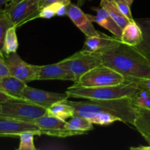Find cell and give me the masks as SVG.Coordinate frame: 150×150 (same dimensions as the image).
<instances>
[{
    "instance_id": "4fadbf2b",
    "label": "cell",
    "mask_w": 150,
    "mask_h": 150,
    "mask_svg": "<svg viewBox=\"0 0 150 150\" xmlns=\"http://www.w3.org/2000/svg\"><path fill=\"white\" fill-rule=\"evenodd\" d=\"M60 80L76 81L74 75L64 66L57 62L55 64L40 66L38 81Z\"/></svg>"
},
{
    "instance_id": "f1b7e54d",
    "label": "cell",
    "mask_w": 150,
    "mask_h": 150,
    "mask_svg": "<svg viewBox=\"0 0 150 150\" xmlns=\"http://www.w3.org/2000/svg\"><path fill=\"white\" fill-rule=\"evenodd\" d=\"M9 75H10V72H9L8 67L6 63L5 57L0 53V77L9 76Z\"/></svg>"
},
{
    "instance_id": "5b68a950",
    "label": "cell",
    "mask_w": 150,
    "mask_h": 150,
    "mask_svg": "<svg viewBox=\"0 0 150 150\" xmlns=\"http://www.w3.org/2000/svg\"><path fill=\"white\" fill-rule=\"evenodd\" d=\"M47 114V108L25 100H11L1 103V116L35 122Z\"/></svg>"
},
{
    "instance_id": "836d02e7",
    "label": "cell",
    "mask_w": 150,
    "mask_h": 150,
    "mask_svg": "<svg viewBox=\"0 0 150 150\" xmlns=\"http://www.w3.org/2000/svg\"><path fill=\"white\" fill-rule=\"evenodd\" d=\"M85 1H86V0H78V4H79V6H82L83 5Z\"/></svg>"
},
{
    "instance_id": "8992f818",
    "label": "cell",
    "mask_w": 150,
    "mask_h": 150,
    "mask_svg": "<svg viewBox=\"0 0 150 150\" xmlns=\"http://www.w3.org/2000/svg\"><path fill=\"white\" fill-rule=\"evenodd\" d=\"M59 62L74 75L76 82L86 72L102 64V59L98 53L81 49Z\"/></svg>"
},
{
    "instance_id": "277c9868",
    "label": "cell",
    "mask_w": 150,
    "mask_h": 150,
    "mask_svg": "<svg viewBox=\"0 0 150 150\" xmlns=\"http://www.w3.org/2000/svg\"><path fill=\"white\" fill-rule=\"evenodd\" d=\"M127 82L125 78L108 66L100 64L86 72L73 84L84 87L111 86Z\"/></svg>"
},
{
    "instance_id": "44dd1931",
    "label": "cell",
    "mask_w": 150,
    "mask_h": 150,
    "mask_svg": "<svg viewBox=\"0 0 150 150\" xmlns=\"http://www.w3.org/2000/svg\"><path fill=\"white\" fill-rule=\"evenodd\" d=\"M100 6L104 7L108 11L110 16L122 29H123L130 21L119 9L114 0H101Z\"/></svg>"
},
{
    "instance_id": "7a4b0ae2",
    "label": "cell",
    "mask_w": 150,
    "mask_h": 150,
    "mask_svg": "<svg viewBox=\"0 0 150 150\" xmlns=\"http://www.w3.org/2000/svg\"><path fill=\"white\" fill-rule=\"evenodd\" d=\"M98 54L102 59V64L120 73L127 81L150 79V60L136 47L126 45L119 40Z\"/></svg>"
},
{
    "instance_id": "d590c367",
    "label": "cell",
    "mask_w": 150,
    "mask_h": 150,
    "mask_svg": "<svg viewBox=\"0 0 150 150\" xmlns=\"http://www.w3.org/2000/svg\"><path fill=\"white\" fill-rule=\"evenodd\" d=\"M16 1V0H8V3H7V4H9L10 2H12V1Z\"/></svg>"
},
{
    "instance_id": "484cf974",
    "label": "cell",
    "mask_w": 150,
    "mask_h": 150,
    "mask_svg": "<svg viewBox=\"0 0 150 150\" xmlns=\"http://www.w3.org/2000/svg\"><path fill=\"white\" fill-rule=\"evenodd\" d=\"M62 3L64 2L54 3V4H50V5L45 6V7L41 8L38 13V16H37V18H42L49 19L54 17V16H57L59 7Z\"/></svg>"
},
{
    "instance_id": "e0dca14e",
    "label": "cell",
    "mask_w": 150,
    "mask_h": 150,
    "mask_svg": "<svg viewBox=\"0 0 150 150\" xmlns=\"http://www.w3.org/2000/svg\"><path fill=\"white\" fill-rule=\"evenodd\" d=\"M133 126L150 145V108L137 105Z\"/></svg>"
},
{
    "instance_id": "83f0119b",
    "label": "cell",
    "mask_w": 150,
    "mask_h": 150,
    "mask_svg": "<svg viewBox=\"0 0 150 150\" xmlns=\"http://www.w3.org/2000/svg\"><path fill=\"white\" fill-rule=\"evenodd\" d=\"M129 82H134L139 89L145 91L150 95V79H133Z\"/></svg>"
},
{
    "instance_id": "7c38bea8",
    "label": "cell",
    "mask_w": 150,
    "mask_h": 150,
    "mask_svg": "<svg viewBox=\"0 0 150 150\" xmlns=\"http://www.w3.org/2000/svg\"><path fill=\"white\" fill-rule=\"evenodd\" d=\"M67 17L84 34L86 37L98 35L99 31L95 29L93 22L85 14L80 7L71 2L67 5Z\"/></svg>"
},
{
    "instance_id": "8d00e7d4",
    "label": "cell",
    "mask_w": 150,
    "mask_h": 150,
    "mask_svg": "<svg viewBox=\"0 0 150 150\" xmlns=\"http://www.w3.org/2000/svg\"><path fill=\"white\" fill-rule=\"evenodd\" d=\"M67 1H70V0H67Z\"/></svg>"
},
{
    "instance_id": "52a82bcc",
    "label": "cell",
    "mask_w": 150,
    "mask_h": 150,
    "mask_svg": "<svg viewBox=\"0 0 150 150\" xmlns=\"http://www.w3.org/2000/svg\"><path fill=\"white\" fill-rule=\"evenodd\" d=\"M40 0H16L7 4L4 12L16 27L37 18Z\"/></svg>"
},
{
    "instance_id": "3957f363",
    "label": "cell",
    "mask_w": 150,
    "mask_h": 150,
    "mask_svg": "<svg viewBox=\"0 0 150 150\" xmlns=\"http://www.w3.org/2000/svg\"><path fill=\"white\" fill-rule=\"evenodd\" d=\"M139 91L140 89L134 82L127 81L121 84L95 87H84L73 84L66 90V92L69 98L102 100L125 98H133Z\"/></svg>"
},
{
    "instance_id": "9c48e42d",
    "label": "cell",
    "mask_w": 150,
    "mask_h": 150,
    "mask_svg": "<svg viewBox=\"0 0 150 150\" xmlns=\"http://www.w3.org/2000/svg\"><path fill=\"white\" fill-rule=\"evenodd\" d=\"M35 122L40 127L42 135L59 138L81 135L79 132L69 128L67 121L62 120L47 114L38 119Z\"/></svg>"
},
{
    "instance_id": "ffe728a7",
    "label": "cell",
    "mask_w": 150,
    "mask_h": 150,
    "mask_svg": "<svg viewBox=\"0 0 150 150\" xmlns=\"http://www.w3.org/2000/svg\"><path fill=\"white\" fill-rule=\"evenodd\" d=\"M47 114L67 121L74 116V111L73 107L69 105L65 100L64 101L55 103L48 107L47 108Z\"/></svg>"
},
{
    "instance_id": "8fae6325",
    "label": "cell",
    "mask_w": 150,
    "mask_h": 150,
    "mask_svg": "<svg viewBox=\"0 0 150 150\" xmlns=\"http://www.w3.org/2000/svg\"><path fill=\"white\" fill-rule=\"evenodd\" d=\"M27 131L33 132L36 136L42 135L35 122L0 115V136H18L21 133Z\"/></svg>"
},
{
    "instance_id": "d4e9b609",
    "label": "cell",
    "mask_w": 150,
    "mask_h": 150,
    "mask_svg": "<svg viewBox=\"0 0 150 150\" xmlns=\"http://www.w3.org/2000/svg\"><path fill=\"white\" fill-rule=\"evenodd\" d=\"M13 26H14V25L10 21L8 16H7L6 13L4 12V10L3 11L0 12V53L1 54H3L2 49L6 32H7V29Z\"/></svg>"
},
{
    "instance_id": "9a60e30c",
    "label": "cell",
    "mask_w": 150,
    "mask_h": 150,
    "mask_svg": "<svg viewBox=\"0 0 150 150\" xmlns=\"http://www.w3.org/2000/svg\"><path fill=\"white\" fill-rule=\"evenodd\" d=\"M120 39L116 37H110L103 32H99L98 35L86 37L82 49L94 53L100 52L114 45Z\"/></svg>"
},
{
    "instance_id": "6da1fadb",
    "label": "cell",
    "mask_w": 150,
    "mask_h": 150,
    "mask_svg": "<svg viewBox=\"0 0 150 150\" xmlns=\"http://www.w3.org/2000/svg\"><path fill=\"white\" fill-rule=\"evenodd\" d=\"M74 111V115L88 119L93 124L109 125L115 122L130 124L133 126L137 105L133 98H125L113 100L75 102L66 100Z\"/></svg>"
},
{
    "instance_id": "5bb4252c",
    "label": "cell",
    "mask_w": 150,
    "mask_h": 150,
    "mask_svg": "<svg viewBox=\"0 0 150 150\" xmlns=\"http://www.w3.org/2000/svg\"><path fill=\"white\" fill-rule=\"evenodd\" d=\"M92 9L96 12V16H93L92 15L87 14L89 19L92 22L98 23L101 27L107 29L114 37L120 40L122 29L112 18V17L108 13V11L101 6L98 7H92Z\"/></svg>"
},
{
    "instance_id": "d6986e66",
    "label": "cell",
    "mask_w": 150,
    "mask_h": 150,
    "mask_svg": "<svg viewBox=\"0 0 150 150\" xmlns=\"http://www.w3.org/2000/svg\"><path fill=\"white\" fill-rule=\"evenodd\" d=\"M141 27L143 34L142 41L136 48L150 60V18L135 19Z\"/></svg>"
},
{
    "instance_id": "e575fe53",
    "label": "cell",
    "mask_w": 150,
    "mask_h": 150,
    "mask_svg": "<svg viewBox=\"0 0 150 150\" xmlns=\"http://www.w3.org/2000/svg\"><path fill=\"white\" fill-rule=\"evenodd\" d=\"M0 115H1V103H0Z\"/></svg>"
},
{
    "instance_id": "4dcf8cb0",
    "label": "cell",
    "mask_w": 150,
    "mask_h": 150,
    "mask_svg": "<svg viewBox=\"0 0 150 150\" xmlns=\"http://www.w3.org/2000/svg\"><path fill=\"white\" fill-rule=\"evenodd\" d=\"M11 100H16V99H14V98H12V97L10 96V95H7V94L4 93V92H2L0 91V103H3V102H5V101Z\"/></svg>"
},
{
    "instance_id": "2e32d148",
    "label": "cell",
    "mask_w": 150,
    "mask_h": 150,
    "mask_svg": "<svg viewBox=\"0 0 150 150\" xmlns=\"http://www.w3.org/2000/svg\"><path fill=\"white\" fill-rule=\"evenodd\" d=\"M26 85V83L10 75L0 77V91L16 100H23L22 92Z\"/></svg>"
},
{
    "instance_id": "603a6c76",
    "label": "cell",
    "mask_w": 150,
    "mask_h": 150,
    "mask_svg": "<svg viewBox=\"0 0 150 150\" xmlns=\"http://www.w3.org/2000/svg\"><path fill=\"white\" fill-rule=\"evenodd\" d=\"M67 122L69 128L79 132L81 135L86 134L88 131L93 130L94 128L92 122L81 116L74 115Z\"/></svg>"
},
{
    "instance_id": "30bf717a",
    "label": "cell",
    "mask_w": 150,
    "mask_h": 150,
    "mask_svg": "<svg viewBox=\"0 0 150 150\" xmlns=\"http://www.w3.org/2000/svg\"><path fill=\"white\" fill-rule=\"evenodd\" d=\"M67 92L57 93L31 87L27 84L22 92V99L48 108L54 103L68 99Z\"/></svg>"
},
{
    "instance_id": "4316f807",
    "label": "cell",
    "mask_w": 150,
    "mask_h": 150,
    "mask_svg": "<svg viewBox=\"0 0 150 150\" xmlns=\"http://www.w3.org/2000/svg\"><path fill=\"white\" fill-rule=\"evenodd\" d=\"M133 1L134 0H114L119 9L130 21L135 20L131 13V6Z\"/></svg>"
},
{
    "instance_id": "f546056e",
    "label": "cell",
    "mask_w": 150,
    "mask_h": 150,
    "mask_svg": "<svg viewBox=\"0 0 150 150\" xmlns=\"http://www.w3.org/2000/svg\"><path fill=\"white\" fill-rule=\"evenodd\" d=\"M57 2H64V3H70V1L67 0H40V8L45 7V6L50 5V4H54Z\"/></svg>"
},
{
    "instance_id": "1f68e13d",
    "label": "cell",
    "mask_w": 150,
    "mask_h": 150,
    "mask_svg": "<svg viewBox=\"0 0 150 150\" xmlns=\"http://www.w3.org/2000/svg\"><path fill=\"white\" fill-rule=\"evenodd\" d=\"M8 3V0H0V12L3 11Z\"/></svg>"
},
{
    "instance_id": "cb8c5ba5",
    "label": "cell",
    "mask_w": 150,
    "mask_h": 150,
    "mask_svg": "<svg viewBox=\"0 0 150 150\" xmlns=\"http://www.w3.org/2000/svg\"><path fill=\"white\" fill-rule=\"evenodd\" d=\"M36 136L33 132H23L19 134L20 139L18 150H36V147L34 144V137Z\"/></svg>"
},
{
    "instance_id": "ac0fdd59",
    "label": "cell",
    "mask_w": 150,
    "mask_h": 150,
    "mask_svg": "<svg viewBox=\"0 0 150 150\" xmlns=\"http://www.w3.org/2000/svg\"><path fill=\"white\" fill-rule=\"evenodd\" d=\"M143 39V34L139 25L136 20L130 21L122 29L120 40L130 46L136 47Z\"/></svg>"
},
{
    "instance_id": "d6a6232c",
    "label": "cell",
    "mask_w": 150,
    "mask_h": 150,
    "mask_svg": "<svg viewBox=\"0 0 150 150\" xmlns=\"http://www.w3.org/2000/svg\"><path fill=\"white\" fill-rule=\"evenodd\" d=\"M130 149L134 150H150V145L148 146H140L138 147H130Z\"/></svg>"
},
{
    "instance_id": "ba28073f",
    "label": "cell",
    "mask_w": 150,
    "mask_h": 150,
    "mask_svg": "<svg viewBox=\"0 0 150 150\" xmlns=\"http://www.w3.org/2000/svg\"><path fill=\"white\" fill-rule=\"evenodd\" d=\"M5 61L10 76L27 83L38 81L40 65H34L26 62L17 52L5 57Z\"/></svg>"
},
{
    "instance_id": "7402d4cb",
    "label": "cell",
    "mask_w": 150,
    "mask_h": 150,
    "mask_svg": "<svg viewBox=\"0 0 150 150\" xmlns=\"http://www.w3.org/2000/svg\"><path fill=\"white\" fill-rule=\"evenodd\" d=\"M16 29L15 26H11L7 29L4 40L2 52L4 57H7L10 54L17 52L18 48V40Z\"/></svg>"
}]
</instances>
